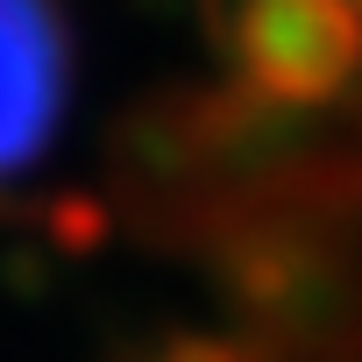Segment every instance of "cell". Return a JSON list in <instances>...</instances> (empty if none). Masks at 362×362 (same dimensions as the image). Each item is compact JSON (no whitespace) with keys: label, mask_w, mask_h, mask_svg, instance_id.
I'll return each instance as SVG.
<instances>
[{"label":"cell","mask_w":362,"mask_h":362,"mask_svg":"<svg viewBox=\"0 0 362 362\" xmlns=\"http://www.w3.org/2000/svg\"><path fill=\"white\" fill-rule=\"evenodd\" d=\"M57 86H64V43L43 0H0V170H15L50 114H57Z\"/></svg>","instance_id":"cell-1"}]
</instances>
